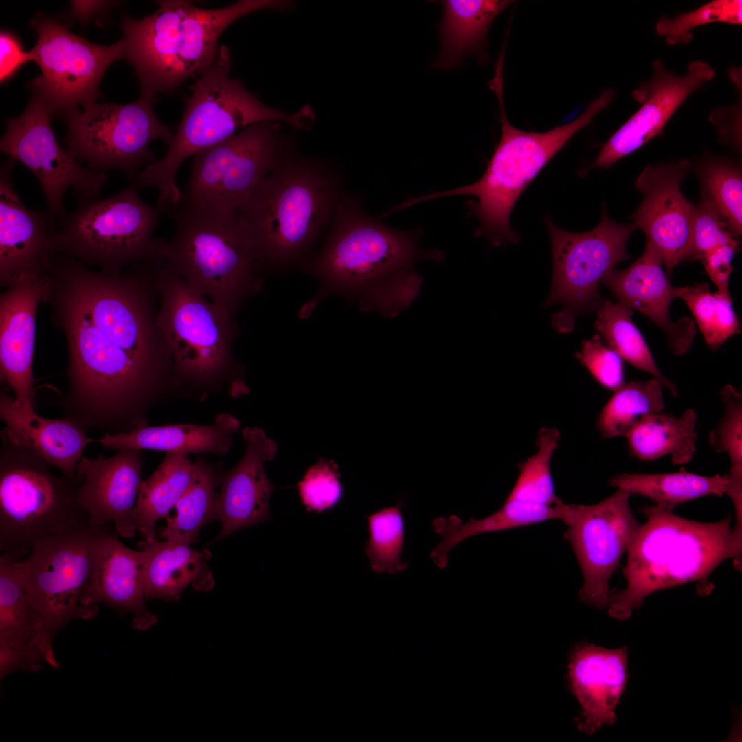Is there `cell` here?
<instances>
[{
	"instance_id": "1",
	"label": "cell",
	"mask_w": 742,
	"mask_h": 742,
	"mask_svg": "<svg viewBox=\"0 0 742 742\" xmlns=\"http://www.w3.org/2000/svg\"><path fill=\"white\" fill-rule=\"evenodd\" d=\"M158 267L144 262L110 274L53 257L44 302L67 343L68 387L57 401L63 419L102 436L147 425L148 408L173 379L157 322Z\"/></svg>"
},
{
	"instance_id": "2",
	"label": "cell",
	"mask_w": 742,
	"mask_h": 742,
	"mask_svg": "<svg viewBox=\"0 0 742 742\" xmlns=\"http://www.w3.org/2000/svg\"><path fill=\"white\" fill-rule=\"evenodd\" d=\"M419 229L390 227L369 215L355 196H343L325 243L304 267L330 293L356 297L363 311L394 317L418 296L423 282L414 265L440 262L442 251L418 245Z\"/></svg>"
},
{
	"instance_id": "3",
	"label": "cell",
	"mask_w": 742,
	"mask_h": 742,
	"mask_svg": "<svg viewBox=\"0 0 742 742\" xmlns=\"http://www.w3.org/2000/svg\"><path fill=\"white\" fill-rule=\"evenodd\" d=\"M345 193L340 169L328 162L293 153L277 166L236 216L260 271L305 267Z\"/></svg>"
},
{
	"instance_id": "4",
	"label": "cell",
	"mask_w": 742,
	"mask_h": 742,
	"mask_svg": "<svg viewBox=\"0 0 742 742\" xmlns=\"http://www.w3.org/2000/svg\"><path fill=\"white\" fill-rule=\"evenodd\" d=\"M641 524L627 550L623 574L626 587L610 592L609 615L624 620L641 607L649 594L688 582H697L700 595L713 588L709 576L726 559L741 570L734 550L730 518L712 523L689 520L657 506H645Z\"/></svg>"
},
{
	"instance_id": "5",
	"label": "cell",
	"mask_w": 742,
	"mask_h": 742,
	"mask_svg": "<svg viewBox=\"0 0 742 742\" xmlns=\"http://www.w3.org/2000/svg\"><path fill=\"white\" fill-rule=\"evenodd\" d=\"M141 19L121 25L124 57L135 69L141 94L173 92L199 76L214 60L223 32L239 18L263 9L286 10L290 1L240 0L220 8H202L185 0L156 1Z\"/></svg>"
},
{
	"instance_id": "6",
	"label": "cell",
	"mask_w": 742,
	"mask_h": 742,
	"mask_svg": "<svg viewBox=\"0 0 742 742\" xmlns=\"http://www.w3.org/2000/svg\"><path fill=\"white\" fill-rule=\"evenodd\" d=\"M502 69L503 60L498 59L493 78L489 82L499 104L501 136L482 177L469 185L409 200V204L413 205L443 196H475L476 201L468 202L467 205L471 214L480 223L475 234L485 237L496 247L508 243H519V236L510 227L509 221L517 199L558 151L615 98L612 89H605L580 116L566 124L543 133L521 131L511 125L506 114Z\"/></svg>"
},
{
	"instance_id": "7",
	"label": "cell",
	"mask_w": 742,
	"mask_h": 742,
	"mask_svg": "<svg viewBox=\"0 0 742 742\" xmlns=\"http://www.w3.org/2000/svg\"><path fill=\"white\" fill-rule=\"evenodd\" d=\"M231 64L229 48L220 45L214 60L190 87L192 95L166 155L148 164L137 177L140 188H157V204L166 210L181 201L176 177L189 156L257 122H282L300 130L311 124L307 110L289 114L263 104L240 80L229 77Z\"/></svg>"
},
{
	"instance_id": "8",
	"label": "cell",
	"mask_w": 742,
	"mask_h": 742,
	"mask_svg": "<svg viewBox=\"0 0 742 742\" xmlns=\"http://www.w3.org/2000/svg\"><path fill=\"white\" fill-rule=\"evenodd\" d=\"M32 450L1 438L0 449L1 556L25 559L39 540L87 526L79 497L82 479L52 473Z\"/></svg>"
},
{
	"instance_id": "9",
	"label": "cell",
	"mask_w": 742,
	"mask_h": 742,
	"mask_svg": "<svg viewBox=\"0 0 742 742\" xmlns=\"http://www.w3.org/2000/svg\"><path fill=\"white\" fill-rule=\"evenodd\" d=\"M175 222L162 258L196 291L235 317L245 300L262 290V273L251 243L235 217L172 207Z\"/></svg>"
},
{
	"instance_id": "10",
	"label": "cell",
	"mask_w": 742,
	"mask_h": 742,
	"mask_svg": "<svg viewBox=\"0 0 742 742\" xmlns=\"http://www.w3.org/2000/svg\"><path fill=\"white\" fill-rule=\"evenodd\" d=\"M139 188L135 181L108 198H80L76 209L60 215L58 229L51 232L54 251L110 274L130 265L163 260L165 240L153 238V232L166 211L142 201Z\"/></svg>"
},
{
	"instance_id": "11",
	"label": "cell",
	"mask_w": 742,
	"mask_h": 742,
	"mask_svg": "<svg viewBox=\"0 0 742 742\" xmlns=\"http://www.w3.org/2000/svg\"><path fill=\"white\" fill-rule=\"evenodd\" d=\"M293 153L278 122L253 124L192 155L190 176L175 207L235 217L265 179Z\"/></svg>"
},
{
	"instance_id": "12",
	"label": "cell",
	"mask_w": 742,
	"mask_h": 742,
	"mask_svg": "<svg viewBox=\"0 0 742 742\" xmlns=\"http://www.w3.org/2000/svg\"><path fill=\"white\" fill-rule=\"evenodd\" d=\"M111 525L87 524L49 536L32 547L25 565V592L41 617L49 640L69 622L90 620L99 611L95 598L98 553Z\"/></svg>"
},
{
	"instance_id": "13",
	"label": "cell",
	"mask_w": 742,
	"mask_h": 742,
	"mask_svg": "<svg viewBox=\"0 0 742 742\" xmlns=\"http://www.w3.org/2000/svg\"><path fill=\"white\" fill-rule=\"evenodd\" d=\"M155 284L157 322L170 350L173 377L200 385L219 381L233 363L235 317L207 301L165 262Z\"/></svg>"
},
{
	"instance_id": "14",
	"label": "cell",
	"mask_w": 742,
	"mask_h": 742,
	"mask_svg": "<svg viewBox=\"0 0 742 742\" xmlns=\"http://www.w3.org/2000/svg\"><path fill=\"white\" fill-rule=\"evenodd\" d=\"M155 98L141 94L131 103H94L65 113L67 150L91 170L116 168L136 179L143 166L156 160L149 144L161 139L168 147L175 135L157 117Z\"/></svg>"
},
{
	"instance_id": "15",
	"label": "cell",
	"mask_w": 742,
	"mask_h": 742,
	"mask_svg": "<svg viewBox=\"0 0 742 742\" xmlns=\"http://www.w3.org/2000/svg\"><path fill=\"white\" fill-rule=\"evenodd\" d=\"M546 223L551 240L553 275L545 306L563 305V310L553 315L552 324L559 332L567 333L574 328L576 316L601 304L598 286L617 264L631 258L627 243L638 228L633 223L613 221L605 210L598 224L585 232L563 230L549 217Z\"/></svg>"
},
{
	"instance_id": "16",
	"label": "cell",
	"mask_w": 742,
	"mask_h": 742,
	"mask_svg": "<svg viewBox=\"0 0 742 742\" xmlns=\"http://www.w3.org/2000/svg\"><path fill=\"white\" fill-rule=\"evenodd\" d=\"M38 40L29 51L41 74L30 82L54 113H65L96 103L100 82L108 67L124 58V43L99 45L70 32L57 19L43 14L30 21Z\"/></svg>"
},
{
	"instance_id": "17",
	"label": "cell",
	"mask_w": 742,
	"mask_h": 742,
	"mask_svg": "<svg viewBox=\"0 0 742 742\" xmlns=\"http://www.w3.org/2000/svg\"><path fill=\"white\" fill-rule=\"evenodd\" d=\"M52 111L36 94L23 113L5 120L1 152L28 168L45 193L50 226L64 212L63 197L73 188L80 198L99 197L107 181L106 171L96 172L80 166L57 141L51 128Z\"/></svg>"
},
{
	"instance_id": "18",
	"label": "cell",
	"mask_w": 742,
	"mask_h": 742,
	"mask_svg": "<svg viewBox=\"0 0 742 742\" xmlns=\"http://www.w3.org/2000/svg\"><path fill=\"white\" fill-rule=\"evenodd\" d=\"M630 495L617 488L595 504H559V519L567 525L564 537L583 574L580 600L600 609L608 605L609 580L641 525L630 508Z\"/></svg>"
},
{
	"instance_id": "19",
	"label": "cell",
	"mask_w": 742,
	"mask_h": 742,
	"mask_svg": "<svg viewBox=\"0 0 742 742\" xmlns=\"http://www.w3.org/2000/svg\"><path fill=\"white\" fill-rule=\"evenodd\" d=\"M691 166L686 159L648 164L635 183L643 199L631 216L633 223L644 232L646 242L659 254L668 276L691 254L694 204L681 190Z\"/></svg>"
},
{
	"instance_id": "20",
	"label": "cell",
	"mask_w": 742,
	"mask_h": 742,
	"mask_svg": "<svg viewBox=\"0 0 742 742\" xmlns=\"http://www.w3.org/2000/svg\"><path fill=\"white\" fill-rule=\"evenodd\" d=\"M715 76L707 62H690L686 73L679 76L663 61L653 63V74L632 92L641 105L603 144L592 166L607 168L660 135L675 111L696 90Z\"/></svg>"
},
{
	"instance_id": "21",
	"label": "cell",
	"mask_w": 742,
	"mask_h": 742,
	"mask_svg": "<svg viewBox=\"0 0 742 742\" xmlns=\"http://www.w3.org/2000/svg\"><path fill=\"white\" fill-rule=\"evenodd\" d=\"M45 272L25 273L0 297L1 379L14 391L16 401L34 410L35 390L32 363L38 306L47 291Z\"/></svg>"
},
{
	"instance_id": "22",
	"label": "cell",
	"mask_w": 742,
	"mask_h": 742,
	"mask_svg": "<svg viewBox=\"0 0 742 742\" xmlns=\"http://www.w3.org/2000/svg\"><path fill=\"white\" fill-rule=\"evenodd\" d=\"M141 451L123 449L111 457L82 456L76 473L82 479L79 497L90 524H113L125 538L138 532L134 510L143 481Z\"/></svg>"
},
{
	"instance_id": "23",
	"label": "cell",
	"mask_w": 742,
	"mask_h": 742,
	"mask_svg": "<svg viewBox=\"0 0 742 742\" xmlns=\"http://www.w3.org/2000/svg\"><path fill=\"white\" fill-rule=\"evenodd\" d=\"M44 662L58 666L44 622L26 595L25 561L0 556L1 678L16 670L37 671Z\"/></svg>"
},
{
	"instance_id": "24",
	"label": "cell",
	"mask_w": 742,
	"mask_h": 742,
	"mask_svg": "<svg viewBox=\"0 0 742 742\" xmlns=\"http://www.w3.org/2000/svg\"><path fill=\"white\" fill-rule=\"evenodd\" d=\"M245 452L239 462L219 480L214 520L221 522L217 539L270 519L269 498L274 488L265 462L275 458L278 445L260 428L243 430Z\"/></svg>"
},
{
	"instance_id": "25",
	"label": "cell",
	"mask_w": 742,
	"mask_h": 742,
	"mask_svg": "<svg viewBox=\"0 0 742 742\" xmlns=\"http://www.w3.org/2000/svg\"><path fill=\"white\" fill-rule=\"evenodd\" d=\"M627 651L626 647L607 649L587 642L570 651L567 684L581 706L574 722L582 732L593 734L615 723L627 682Z\"/></svg>"
},
{
	"instance_id": "26",
	"label": "cell",
	"mask_w": 742,
	"mask_h": 742,
	"mask_svg": "<svg viewBox=\"0 0 742 742\" xmlns=\"http://www.w3.org/2000/svg\"><path fill=\"white\" fill-rule=\"evenodd\" d=\"M655 249L646 242L642 256L627 268L611 269L601 280L619 301L643 314L665 333L668 347L676 355L690 350L695 337V326L689 317L674 322L669 314L674 286L662 268Z\"/></svg>"
},
{
	"instance_id": "27",
	"label": "cell",
	"mask_w": 742,
	"mask_h": 742,
	"mask_svg": "<svg viewBox=\"0 0 742 742\" xmlns=\"http://www.w3.org/2000/svg\"><path fill=\"white\" fill-rule=\"evenodd\" d=\"M14 164L10 158L0 173V282L6 287L23 274L44 272L56 254L49 213L22 203L11 181Z\"/></svg>"
},
{
	"instance_id": "28",
	"label": "cell",
	"mask_w": 742,
	"mask_h": 742,
	"mask_svg": "<svg viewBox=\"0 0 742 742\" xmlns=\"http://www.w3.org/2000/svg\"><path fill=\"white\" fill-rule=\"evenodd\" d=\"M0 418L5 426L1 438L25 447L62 473L76 477V467L93 441L84 428L64 419L54 420L23 408L6 391L0 393Z\"/></svg>"
},
{
	"instance_id": "29",
	"label": "cell",
	"mask_w": 742,
	"mask_h": 742,
	"mask_svg": "<svg viewBox=\"0 0 742 742\" xmlns=\"http://www.w3.org/2000/svg\"><path fill=\"white\" fill-rule=\"evenodd\" d=\"M115 530L102 541L98 558L95 598L120 614L133 615L132 625L146 630L156 623L157 616L145 605L144 551L123 544Z\"/></svg>"
},
{
	"instance_id": "30",
	"label": "cell",
	"mask_w": 742,
	"mask_h": 742,
	"mask_svg": "<svg viewBox=\"0 0 742 742\" xmlns=\"http://www.w3.org/2000/svg\"><path fill=\"white\" fill-rule=\"evenodd\" d=\"M190 544L175 541L144 539L137 547L145 553L144 583L145 598L177 600L191 585L209 591L214 585L208 561V550H196Z\"/></svg>"
},
{
	"instance_id": "31",
	"label": "cell",
	"mask_w": 742,
	"mask_h": 742,
	"mask_svg": "<svg viewBox=\"0 0 742 742\" xmlns=\"http://www.w3.org/2000/svg\"><path fill=\"white\" fill-rule=\"evenodd\" d=\"M239 427L237 418L221 414L212 425H146L126 433L102 436L95 442L102 447L113 449H150L186 455L199 452L224 454L229 451L232 435Z\"/></svg>"
},
{
	"instance_id": "32",
	"label": "cell",
	"mask_w": 742,
	"mask_h": 742,
	"mask_svg": "<svg viewBox=\"0 0 742 742\" xmlns=\"http://www.w3.org/2000/svg\"><path fill=\"white\" fill-rule=\"evenodd\" d=\"M513 2L508 0L442 1L443 15L438 25L440 52L433 62L432 67L455 69L469 55L482 53L491 23Z\"/></svg>"
},
{
	"instance_id": "33",
	"label": "cell",
	"mask_w": 742,
	"mask_h": 742,
	"mask_svg": "<svg viewBox=\"0 0 742 742\" xmlns=\"http://www.w3.org/2000/svg\"><path fill=\"white\" fill-rule=\"evenodd\" d=\"M559 439L556 429L539 431L537 451L520 464L515 485L503 503L532 524L559 519L561 500L555 494L550 469Z\"/></svg>"
},
{
	"instance_id": "34",
	"label": "cell",
	"mask_w": 742,
	"mask_h": 742,
	"mask_svg": "<svg viewBox=\"0 0 742 742\" xmlns=\"http://www.w3.org/2000/svg\"><path fill=\"white\" fill-rule=\"evenodd\" d=\"M697 415L693 409L680 416L650 414L625 436L631 456L642 461L670 456L674 464L690 462L696 452Z\"/></svg>"
},
{
	"instance_id": "35",
	"label": "cell",
	"mask_w": 742,
	"mask_h": 742,
	"mask_svg": "<svg viewBox=\"0 0 742 742\" xmlns=\"http://www.w3.org/2000/svg\"><path fill=\"white\" fill-rule=\"evenodd\" d=\"M193 471L187 455L166 453L153 474L143 480L134 517L144 539L155 538L156 522L168 516L188 487Z\"/></svg>"
},
{
	"instance_id": "36",
	"label": "cell",
	"mask_w": 742,
	"mask_h": 742,
	"mask_svg": "<svg viewBox=\"0 0 742 742\" xmlns=\"http://www.w3.org/2000/svg\"><path fill=\"white\" fill-rule=\"evenodd\" d=\"M727 482L726 474L702 476L683 468L670 473H622L609 482L612 486L648 497L655 506L671 511L677 505L698 497L721 496Z\"/></svg>"
},
{
	"instance_id": "37",
	"label": "cell",
	"mask_w": 742,
	"mask_h": 742,
	"mask_svg": "<svg viewBox=\"0 0 742 742\" xmlns=\"http://www.w3.org/2000/svg\"><path fill=\"white\" fill-rule=\"evenodd\" d=\"M595 328L605 343L633 367L651 374L677 396L676 386L657 366L642 335L633 322V310L618 300H605L596 310Z\"/></svg>"
},
{
	"instance_id": "38",
	"label": "cell",
	"mask_w": 742,
	"mask_h": 742,
	"mask_svg": "<svg viewBox=\"0 0 742 742\" xmlns=\"http://www.w3.org/2000/svg\"><path fill=\"white\" fill-rule=\"evenodd\" d=\"M219 480L205 463L195 462L190 484L174 506L175 515L166 518V524L160 530L159 537L188 544L194 543L201 528L214 520Z\"/></svg>"
},
{
	"instance_id": "39",
	"label": "cell",
	"mask_w": 742,
	"mask_h": 742,
	"mask_svg": "<svg viewBox=\"0 0 742 742\" xmlns=\"http://www.w3.org/2000/svg\"><path fill=\"white\" fill-rule=\"evenodd\" d=\"M663 385L653 377L632 381L614 392L603 407L596 425L603 438L625 436L646 416L664 408Z\"/></svg>"
},
{
	"instance_id": "40",
	"label": "cell",
	"mask_w": 742,
	"mask_h": 742,
	"mask_svg": "<svg viewBox=\"0 0 742 742\" xmlns=\"http://www.w3.org/2000/svg\"><path fill=\"white\" fill-rule=\"evenodd\" d=\"M701 197L707 199L736 236L742 232V174L739 164L708 157L698 165Z\"/></svg>"
},
{
	"instance_id": "41",
	"label": "cell",
	"mask_w": 742,
	"mask_h": 742,
	"mask_svg": "<svg viewBox=\"0 0 742 742\" xmlns=\"http://www.w3.org/2000/svg\"><path fill=\"white\" fill-rule=\"evenodd\" d=\"M674 295L686 302L711 349H717L729 337L740 333L741 324L730 295L718 290L712 293L706 283L674 286Z\"/></svg>"
},
{
	"instance_id": "42",
	"label": "cell",
	"mask_w": 742,
	"mask_h": 742,
	"mask_svg": "<svg viewBox=\"0 0 742 742\" xmlns=\"http://www.w3.org/2000/svg\"><path fill=\"white\" fill-rule=\"evenodd\" d=\"M369 539L365 553L376 573L396 574L408 567L402 557L405 524L401 504L382 508L367 517Z\"/></svg>"
},
{
	"instance_id": "43",
	"label": "cell",
	"mask_w": 742,
	"mask_h": 742,
	"mask_svg": "<svg viewBox=\"0 0 742 742\" xmlns=\"http://www.w3.org/2000/svg\"><path fill=\"white\" fill-rule=\"evenodd\" d=\"M715 22L741 25L742 1L714 0L673 18L663 15L656 23L655 31L668 45L688 44L693 38L694 29Z\"/></svg>"
},
{
	"instance_id": "44",
	"label": "cell",
	"mask_w": 742,
	"mask_h": 742,
	"mask_svg": "<svg viewBox=\"0 0 742 742\" xmlns=\"http://www.w3.org/2000/svg\"><path fill=\"white\" fill-rule=\"evenodd\" d=\"M724 412L708 436L711 447L728 455L730 466H742V395L731 385L719 393Z\"/></svg>"
},
{
	"instance_id": "45",
	"label": "cell",
	"mask_w": 742,
	"mask_h": 742,
	"mask_svg": "<svg viewBox=\"0 0 742 742\" xmlns=\"http://www.w3.org/2000/svg\"><path fill=\"white\" fill-rule=\"evenodd\" d=\"M341 474L333 460L321 458L306 471L297 488L302 504L309 512L321 513L333 507L341 498Z\"/></svg>"
},
{
	"instance_id": "46",
	"label": "cell",
	"mask_w": 742,
	"mask_h": 742,
	"mask_svg": "<svg viewBox=\"0 0 742 742\" xmlns=\"http://www.w3.org/2000/svg\"><path fill=\"white\" fill-rule=\"evenodd\" d=\"M723 245H739L723 220L706 199L694 205L692 223V249L689 260H701L709 250Z\"/></svg>"
},
{
	"instance_id": "47",
	"label": "cell",
	"mask_w": 742,
	"mask_h": 742,
	"mask_svg": "<svg viewBox=\"0 0 742 742\" xmlns=\"http://www.w3.org/2000/svg\"><path fill=\"white\" fill-rule=\"evenodd\" d=\"M576 357L605 389L615 392L625 385L623 359L598 335L584 340Z\"/></svg>"
},
{
	"instance_id": "48",
	"label": "cell",
	"mask_w": 742,
	"mask_h": 742,
	"mask_svg": "<svg viewBox=\"0 0 742 742\" xmlns=\"http://www.w3.org/2000/svg\"><path fill=\"white\" fill-rule=\"evenodd\" d=\"M739 245H723L707 251L700 260L718 291L730 295L728 284L732 272V261Z\"/></svg>"
},
{
	"instance_id": "49",
	"label": "cell",
	"mask_w": 742,
	"mask_h": 742,
	"mask_svg": "<svg viewBox=\"0 0 742 742\" xmlns=\"http://www.w3.org/2000/svg\"><path fill=\"white\" fill-rule=\"evenodd\" d=\"M30 61L19 38L13 32L2 30L0 34V80H10L26 63Z\"/></svg>"
},
{
	"instance_id": "50",
	"label": "cell",
	"mask_w": 742,
	"mask_h": 742,
	"mask_svg": "<svg viewBox=\"0 0 742 742\" xmlns=\"http://www.w3.org/2000/svg\"><path fill=\"white\" fill-rule=\"evenodd\" d=\"M710 115L723 118L724 126L718 129L719 136L723 139L728 128L726 142H728L729 141L731 144H734V146L739 149L740 146L737 142L741 144V137H739L741 132L739 131H741V93L734 105L728 108H717L713 110Z\"/></svg>"
},
{
	"instance_id": "51",
	"label": "cell",
	"mask_w": 742,
	"mask_h": 742,
	"mask_svg": "<svg viewBox=\"0 0 742 742\" xmlns=\"http://www.w3.org/2000/svg\"><path fill=\"white\" fill-rule=\"evenodd\" d=\"M117 1H71L69 14L70 19L87 21L98 14L111 8Z\"/></svg>"
}]
</instances>
